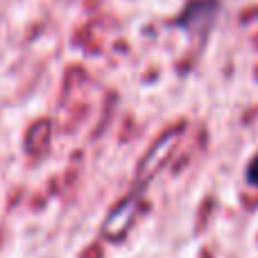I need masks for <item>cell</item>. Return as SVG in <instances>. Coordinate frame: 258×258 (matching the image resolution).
Returning a JSON list of instances; mask_svg holds the SVG:
<instances>
[{"label":"cell","instance_id":"cell-2","mask_svg":"<svg viewBox=\"0 0 258 258\" xmlns=\"http://www.w3.org/2000/svg\"><path fill=\"white\" fill-rule=\"evenodd\" d=\"M168 141L170 138L165 136L161 143H156V145L145 154V159L138 163V181H147V179L165 163V159H168V152H165L168 150Z\"/></svg>","mask_w":258,"mask_h":258},{"label":"cell","instance_id":"cell-3","mask_svg":"<svg viewBox=\"0 0 258 258\" xmlns=\"http://www.w3.org/2000/svg\"><path fill=\"white\" fill-rule=\"evenodd\" d=\"M247 181H249L251 186H258V154L249 161V165H247Z\"/></svg>","mask_w":258,"mask_h":258},{"label":"cell","instance_id":"cell-1","mask_svg":"<svg viewBox=\"0 0 258 258\" xmlns=\"http://www.w3.org/2000/svg\"><path fill=\"white\" fill-rule=\"evenodd\" d=\"M138 206H141V202L136 200V197H127V200H122L120 204L116 206V209L109 213V218L102 222V236L107 238V240H120V238L127 236V231L132 229L134 220H136L138 215Z\"/></svg>","mask_w":258,"mask_h":258}]
</instances>
